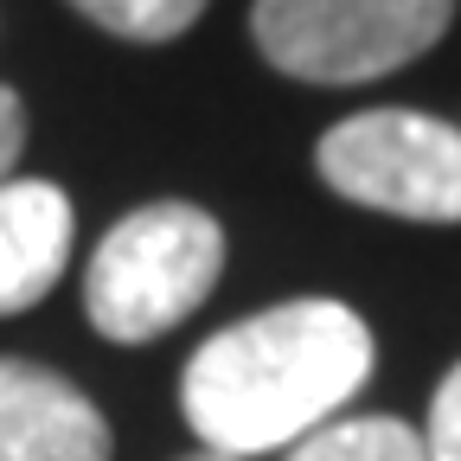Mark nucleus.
Returning <instances> with one entry per match:
<instances>
[{
    "instance_id": "nucleus-1",
    "label": "nucleus",
    "mask_w": 461,
    "mask_h": 461,
    "mask_svg": "<svg viewBox=\"0 0 461 461\" xmlns=\"http://www.w3.org/2000/svg\"><path fill=\"white\" fill-rule=\"evenodd\" d=\"M372 378V327L346 302H282L212 333L186 359L180 403L212 455L295 448Z\"/></svg>"
},
{
    "instance_id": "nucleus-2",
    "label": "nucleus",
    "mask_w": 461,
    "mask_h": 461,
    "mask_svg": "<svg viewBox=\"0 0 461 461\" xmlns=\"http://www.w3.org/2000/svg\"><path fill=\"white\" fill-rule=\"evenodd\" d=\"M218 269H224V230L212 212L186 199L141 205L122 224H109V238L90 257L84 276L90 327L115 346L160 339L218 288Z\"/></svg>"
},
{
    "instance_id": "nucleus-3",
    "label": "nucleus",
    "mask_w": 461,
    "mask_h": 461,
    "mask_svg": "<svg viewBox=\"0 0 461 461\" xmlns=\"http://www.w3.org/2000/svg\"><path fill=\"white\" fill-rule=\"evenodd\" d=\"M455 0H257L250 32L276 71L302 84H372L423 58Z\"/></svg>"
},
{
    "instance_id": "nucleus-4",
    "label": "nucleus",
    "mask_w": 461,
    "mask_h": 461,
    "mask_svg": "<svg viewBox=\"0 0 461 461\" xmlns=\"http://www.w3.org/2000/svg\"><path fill=\"white\" fill-rule=\"evenodd\" d=\"M321 180L372 212L461 224V129L417 109H366L333 122L314 148Z\"/></svg>"
},
{
    "instance_id": "nucleus-5",
    "label": "nucleus",
    "mask_w": 461,
    "mask_h": 461,
    "mask_svg": "<svg viewBox=\"0 0 461 461\" xmlns=\"http://www.w3.org/2000/svg\"><path fill=\"white\" fill-rule=\"evenodd\" d=\"M0 461H109V423L58 372L0 359Z\"/></svg>"
},
{
    "instance_id": "nucleus-6",
    "label": "nucleus",
    "mask_w": 461,
    "mask_h": 461,
    "mask_svg": "<svg viewBox=\"0 0 461 461\" xmlns=\"http://www.w3.org/2000/svg\"><path fill=\"white\" fill-rule=\"evenodd\" d=\"M71 257V199L51 180H0V314L51 295Z\"/></svg>"
},
{
    "instance_id": "nucleus-7",
    "label": "nucleus",
    "mask_w": 461,
    "mask_h": 461,
    "mask_svg": "<svg viewBox=\"0 0 461 461\" xmlns=\"http://www.w3.org/2000/svg\"><path fill=\"white\" fill-rule=\"evenodd\" d=\"M288 461H429V455L423 436L397 417H333L288 448Z\"/></svg>"
},
{
    "instance_id": "nucleus-8",
    "label": "nucleus",
    "mask_w": 461,
    "mask_h": 461,
    "mask_svg": "<svg viewBox=\"0 0 461 461\" xmlns=\"http://www.w3.org/2000/svg\"><path fill=\"white\" fill-rule=\"evenodd\" d=\"M71 7L84 20H96L103 32H115V39L160 45V39H180L205 14V0H71Z\"/></svg>"
},
{
    "instance_id": "nucleus-9",
    "label": "nucleus",
    "mask_w": 461,
    "mask_h": 461,
    "mask_svg": "<svg viewBox=\"0 0 461 461\" xmlns=\"http://www.w3.org/2000/svg\"><path fill=\"white\" fill-rule=\"evenodd\" d=\"M423 455H429V461H461V366L442 378V391H436V403H429Z\"/></svg>"
},
{
    "instance_id": "nucleus-10",
    "label": "nucleus",
    "mask_w": 461,
    "mask_h": 461,
    "mask_svg": "<svg viewBox=\"0 0 461 461\" xmlns=\"http://www.w3.org/2000/svg\"><path fill=\"white\" fill-rule=\"evenodd\" d=\"M20 148H26V109H20V96L7 84H0V180H14Z\"/></svg>"
},
{
    "instance_id": "nucleus-11",
    "label": "nucleus",
    "mask_w": 461,
    "mask_h": 461,
    "mask_svg": "<svg viewBox=\"0 0 461 461\" xmlns=\"http://www.w3.org/2000/svg\"><path fill=\"white\" fill-rule=\"evenodd\" d=\"M193 461H230V455H212V448H205V455H193Z\"/></svg>"
}]
</instances>
